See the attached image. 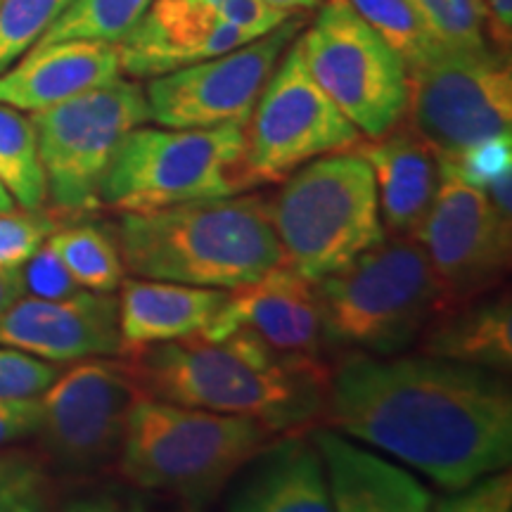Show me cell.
I'll return each mask as SVG.
<instances>
[{
    "label": "cell",
    "instance_id": "cell-1",
    "mask_svg": "<svg viewBox=\"0 0 512 512\" xmlns=\"http://www.w3.org/2000/svg\"><path fill=\"white\" fill-rule=\"evenodd\" d=\"M320 425L392 453L446 491L512 460L503 373L427 354L330 358Z\"/></svg>",
    "mask_w": 512,
    "mask_h": 512
},
{
    "label": "cell",
    "instance_id": "cell-2",
    "mask_svg": "<svg viewBox=\"0 0 512 512\" xmlns=\"http://www.w3.org/2000/svg\"><path fill=\"white\" fill-rule=\"evenodd\" d=\"M147 396L178 406L252 415L278 434L313 430L328 401L330 361L287 354L249 332L190 337L124 354Z\"/></svg>",
    "mask_w": 512,
    "mask_h": 512
},
{
    "label": "cell",
    "instance_id": "cell-3",
    "mask_svg": "<svg viewBox=\"0 0 512 512\" xmlns=\"http://www.w3.org/2000/svg\"><path fill=\"white\" fill-rule=\"evenodd\" d=\"M121 261L138 278L235 290L283 264L268 200L252 192L119 214Z\"/></svg>",
    "mask_w": 512,
    "mask_h": 512
},
{
    "label": "cell",
    "instance_id": "cell-4",
    "mask_svg": "<svg viewBox=\"0 0 512 512\" xmlns=\"http://www.w3.org/2000/svg\"><path fill=\"white\" fill-rule=\"evenodd\" d=\"M275 437L278 432L252 415L214 413L143 396L128 418L112 477L185 508H207Z\"/></svg>",
    "mask_w": 512,
    "mask_h": 512
},
{
    "label": "cell",
    "instance_id": "cell-5",
    "mask_svg": "<svg viewBox=\"0 0 512 512\" xmlns=\"http://www.w3.org/2000/svg\"><path fill=\"white\" fill-rule=\"evenodd\" d=\"M325 356H396L415 349L446 297L415 238H384L316 280Z\"/></svg>",
    "mask_w": 512,
    "mask_h": 512
},
{
    "label": "cell",
    "instance_id": "cell-6",
    "mask_svg": "<svg viewBox=\"0 0 512 512\" xmlns=\"http://www.w3.org/2000/svg\"><path fill=\"white\" fill-rule=\"evenodd\" d=\"M268 211L283 264L311 280L339 271L387 235L373 169L356 147L294 169Z\"/></svg>",
    "mask_w": 512,
    "mask_h": 512
},
{
    "label": "cell",
    "instance_id": "cell-7",
    "mask_svg": "<svg viewBox=\"0 0 512 512\" xmlns=\"http://www.w3.org/2000/svg\"><path fill=\"white\" fill-rule=\"evenodd\" d=\"M247 126H138L121 140L100 188V209L157 211L256 188L247 174Z\"/></svg>",
    "mask_w": 512,
    "mask_h": 512
},
{
    "label": "cell",
    "instance_id": "cell-8",
    "mask_svg": "<svg viewBox=\"0 0 512 512\" xmlns=\"http://www.w3.org/2000/svg\"><path fill=\"white\" fill-rule=\"evenodd\" d=\"M150 121L138 79H117L31 112L50 211L62 223L100 211V188L128 131Z\"/></svg>",
    "mask_w": 512,
    "mask_h": 512
},
{
    "label": "cell",
    "instance_id": "cell-9",
    "mask_svg": "<svg viewBox=\"0 0 512 512\" xmlns=\"http://www.w3.org/2000/svg\"><path fill=\"white\" fill-rule=\"evenodd\" d=\"M143 396L126 356L81 358L41 394L34 446L64 484L112 477L128 418Z\"/></svg>",
    "mask_w": 512,
    "mask_h": 512
},
{
    "label": "cell",
    "instance_id": "cell-10",
    "mask_svg": "<svg viewBox=\"0 0 512 512\" xmlns=\"http://www.w3.org/2000/svg\"><path fill=\"white\" fill-rule=\"evenodd\" d=\"M297 41L313 79L363 138H380L401 124L406 64L349 0H325Z\"/></svg>",
    "mask_w": 512,
    "mask_h": 512
},
{
    "label": "cell",
    "instance_id": "cell-11",
    "mask_svg": "<svg viewBox=\"0 0 512 512\" xmlns=\"http://www.w3.org/2000/svg\"><path fill=\"white\" fill-rule=\"evenodd\" d=\"M406 124L441 155L510 133L512 69L494 46L477 50L441 48L408 69Z\"/></svg>",
    "mask_w": 512,
    "mask_h": 512
},
{
    "label": "cell",
    "instance_id": "cell-12",
    "mask_svg": "<svg viewBox=\"0 0 512 512\" xmlns=\"http://www.w3.org/2000/svg\"><path fill=\"white\" fill-rule=\"evenodd\" d=\"M363 133L344 117L306 67L294 41L275 64L247 121V174L254 185L283 183L294 169L354 150Z\"/></svg>",
    "mask_w": 512,
    "mask_h": 512
},
{
    "label": "cell",
    "instance_id": "cell-13",
    "mask_svg": "<svg viewBox=\"0 0 512 512\" xmlns=\"http://www.w3.org/2000/svg\"><path fill=\"white\" fill-rule=\"evenodd\" d=\"M304 22L306 17L297 12L278 29L245 46L147 79L150 121L166 128L247 126L275 64L299 36Z\"/></svg>",
    "mask_w": 512,
    "mask_h": 512
},
{
    "label": "cell",
    "instance_id": "cell-14",
    "mask_svg": "<svg viewBox=\"0 0 512 512\" xmlns=\"http://www.w3.org/2000/svg\"><path fill=\"white\" fill-rule=\"evenodd\" d=\"M415 240L444 290L446 309L494 292L508 278L512 219H505L484 190L444 169Z\"/></svg>",
    "mask_w": 512,
    "mask_h": 512
},
{
    "label": "cell",
    "instance_id": "cell-15",
    "mask_svg": "<svg viewBox=\"0 0 512 512\" xmlns=\"http://www.w3.org/2000/svg\"><path fill=\"white\" fill-rule=\"evenodd\" d=\"M0 347L27 351L53 363L121 356L119 299L79 290L72 297H27L0 311Z\"/></svg>",
    "mask_w": 512,
    "mask_h": 512
},
{
    "label": "cell",
    "instance_id": "cell-16",
    "mask_svg": "<svg viewBox=\"0 0 512 512\" xmlns=\"http://www.w3.org/2000/svg\"><path fill=\"white\" fill-rule=\"evenodd\" d=\"M235 330L249 332L287 354L328 358L316 280L285 264L271 268L252 283L228 290L223 309L197 337L216 342Z\"/></svg>",
    "mask_w": 512,
    "mask_h": 512
},
{
    "label": "cell",
    "instance_id": "cell-17",
    "mask_svg": "<svg viewBox=\"0 0 512 512\" xmlns=\"http://www.w3.org/2000/svg\"><path fill=\"white\" fill-rule=\"evenodd\" d=\"M254 41L221 22L214 5L200 0H152L140 22L117 43L121 72L152 79L209 60Z\"/></svg>",
    "mask_w": 512,
    "mask_h": 512
},
{
    "label": "cell",
    "instance_id": "cell-18",
    "mask_svg": "<svg viewBox=\"0 0 512 512\" xmlns=\"http://www.w3.org/2000/svg\"><path fill=\"white\" fill-rule=\"evenodd\" d=\"M230 482L226 510L233 512H330L328 477L311 430L278 434Z\"/></svg>",
    "mask_w": 512,
    "mask_h": 512
},
{
    "label": "cell",
    "instance_id": "cell-19",
    "mask_svg": "<svg viewBox=\"0 0 512 512\" xmlns=\"http://www.w3.org/2000/svg\"><path fill=\"white\" fill-rule=\"evenodd\" d=\"M121 76L119 48L105 41L64 38L34 43L0 72V102L38 112Z\"/></svg>",
    "mask_w": 512,
    "mask_h": 512
},
{
    "label": "cell",
    "instance_id": "cell-20",
    "mask_svg": "<svg viewBox=\"0 0 512 512\" xmlns=\"http://www.w3.org/2000/svg\"><path fill=\"white\" fill-rule=\"evenodd\" d=\"M328 477L337 512H425L434 496L406 467L351 444L342 432L316 425L311 430Z\"/></svg>",
    "mask_w": 512,
    "mask_h": 512
},
{
    "label": "cell",
    "instance_id": "cell-21",
    "mask_svg": "<svg viewBox=\"0 0 512 512\" xmlns=\"http://www.w3.org/2000/svg\"><path fill=\"white\" fill-rule=\"evenodd\" d=\"M356 150L375 176L384 233L415 238L439 188V157L406 124L380 138H363Z\"/></svg>",
    "mask_w": 512,
    "mask_h": 512
},
{
    "label": "cell",
    "instance_id": "cell-22",
    "mask_svg": "<svg viewBox=\"0 0 512 512\" xmlns=\"http://www.w3.org/2000/svg\"><path fill=\"white\" fill-rule=\"evenodd\" d=\"M119 290L121 356L150 344L197 337L228 299V290L150 278H124Z\"/></svg>",
    "mask_w": 512,
    "mask_h": 512
},
{
    "label": "cell",
    "instance_id": "cell-23",
    "mask_svg": "<svg viewBox=\"0 0 512 512\" xmlns=\"http://www.w3.org/2000/svg\"><path fill=\"white\" fill-rule=\"evenodd\" d=\"M415 351L508 373L512 366V306L508 290L498 287L472 302L446 309L422 332Z\"/></svg>",
    "mask_w": 512,
    "mask_h": 512
},
{
    "label": "cell",
    "instance_id": "cell-24",
    "mask_svg": "<svg viewBox=\"0 0 512 512\" xmlns=\"http://www.w3.org/2000/svg\"><path fill=\"white\" fill-rule=\"evenodd\" d=\"M69 275L83 290L117 292L126 278L114 230L95 223L60 226L48 238Z\"/></svg>",
    "mask_w": 512,
    "mask_h": 512
},
{
    "label": "cell",
    "instance_id": "cell-25",
    "mask_svg": "<svg viewBox=\"0 0 512 512\" xmlns=\"http://www.w3.org/2000/svg\"><path fill=\"white\" fill-rule=\"evenodd\" d=\"M0 181L22 209H43L48 185L31 117L0 102Z\"/></svg>",
    "mask_w": 512,
    "mask_h": 512
},
{
    "label": "cell",
    "instance_id": "cell-26",
    "mask_svg": "<svg viewBox=\"0 0 512 512\" xmlns=\"http://www.w3.org/2000/svg\"><path fill=\"white\" fill-rule=\"evenodd\" d=\"M67 484L36 446H0V512H46L64 503Z\"/></svg>",
    "mask_w": 512,
    "mask_h": 512
},
{
    "label": "cell",
    "instance_id": "cell-27",
    "mask_svg": "<svg viewBox=\"0 0 512 512\" xmlns=\"http://www.w3.org/2000/svg\"><path fill=\"white\" fill-rule=\"evenodd\" d=\"M152 0H74L38 43L86 38L117 43L140 22Z\"/></svg>",
    "mask_w": 512,
    "mask_h": 512
},
{
    "label": "cell",
    "instance_id": "cell-28",
    "mask_svg": "<svg viewBox=\"0 0 512 512\" xmlns=\"http://www.w3.org/2000/svg\"><path fill=\"white\" fill-rule=\"evenodd\" d=\"M382 41L401 57L406 69H415L441 48L411 0H349Z\"/></svg>",
    "mask_w": 512,
    "mask_h": 512
},
{
    "label": "cell",
    "instance_id": "cell-29",
    "mask_svg": "<svg viewBox=\"0 0 512 512\" xmlns=\"http://www.w3.org/2000/svg\"><path fill=\"white\" fill-rule=\"evenodd\" d=\"M74 0H3L0 3V72L38 43Z\"/></svg>",
    "mask_w": 512,
    "mask_h": 512
},
{
    "label": "cell",
    "instance_id": "cell-30",
    "mask_svg": "<svg viewBox=\"0 0 512 512\" xmlns=\"http://www.w3.org/2000/svg\"><path fill=\"white\" fill-rule=\"evenodd\" d=\"M411 3L439 46L456 50L489 46L484 34L482 0H411Z\"/></svg>",
    "mask_w": 512,
    "mask_h": 512
},
{
    "label": "cell",
    "instance_id": "cell-31",
    "mask_svg": "<svg viewBox=\"0 0 512 512\" xmlns=\"http://www.w3.org/2000/svg\"><path fill=\"white\" fill-rule=\"evenodd\" d=\"M60 226L48 207L0 211V271L22 268Z\"/></svg>",
    "mask_w": 512,
    "mask_h": 512
},
{
    "label": "cell",
    "instance_id": "cell-32",
    "mask_svg": "<svg viewBox=\"0 0 512 512\" xmlns=\"http://www.w3.org/2000/svg\"><path fill=\"white\" fill-rule=\"evenodd\" d=\"M439 166L460 181L484 190L494 178L512 171V138L510 133L486 138L482 143L467 145L453 155H441Z\"/></svg>",
    "mask_w": 512,
    "mask_h": 512
},
{
    "label": "cell",
    "instance_id": "cell-33",
    "mask_svg": "<svg viewBox=\"0 0 512 512\" xmlns=\"http://www.w3.org/2000/svg\"><path fill=\"white\" fill-rule=\"evenodd\" d=\"M60 373V366L53 361L12 347H0V396L5 399L41 396Z\"/></svg>",
    "mask_w": 512,
    "mask_h": 512
},
{
    "label": "cell",
    "instance_id": "cell-34",
    "mask_svg": "<svg viewBox=\"0 0 512 512\" xmlns=\"http://www.w3.org/2000/svg\"><path fill=\"white\" fill-rule=\"evenodd\" d=\"M510 508L512 477L508 467L472 479L470 484L432 501V510L439 512H508Z\"/></svg>",
    "mask_w": 512,
    "mask_h": 512
},
{
    "label": "cell",
    "instance_id": "cell-35",
    "mask_svg": "<svg viewBox=\"0 0 512 512\" xmlns=\"http://www.w3.org/2000/svg\"><path fill=\"white\" fill-rule=\"evenodd\" d=\"M24 285H27V294L41 299H62L72 297L83 287L69 275L67 268L60 261V256L50 242L46 240L36 249L34 256L22 266Z\"/></svg>",
    "mask_w": 512,
    "mask_h": 512
},
{
    "label": "cell",
    "instance_id": "cell-36",
    "mask_svg": "<svg viewBox=\"0 0 512 512\" xmlns=\"http://www.w3.org/2000/svg\"><path fill=\"white\" fill-rule=\"evenodd\" d=\"M214 10L221 22L245 31L252 38H259L268 34V31L278 29L292 15H297V12L275 8L266 0H216Z\"/></svg>",
    "mask_w": 512,
    "mask_h": 512
},
{
    "label": "cell",
    "instance_id": "cell-37",
    "mask_svg": "<svg viewBox=\"0 0 512 512\" xmlns=\"http://www.w3.org/2000/svg\"><path fill=\"white\" fill-rule=\"evenodd\" d=\"M41 425V396L5 399L0 396V446L34 439Z\"/></svg>",
    "mask_w": 512,
    "mask_h": 512
},
{
    "label": "cell",
    "instance_id": "cell-38",
    "mask_svg": "<svg viewBox=\"0 0 512 512\" xmlns=\"http://www.w3.org/2000/svg\"><path fill=\"white\" fill-rule=\"evenodd\" d=\"M484 3V34L489 46L510 55L512 43V0H482Z\"/></svg>",
    "mask_w": 512,
    "mask_h": 512
},
{
    "label": "cell",
    "instance_id": "cell-39",
    "mask_svg": "<svg viewBox=\"0 0 512 512\" xmlns=\"http://www.w3.org/2000/svg\"><path fill=\"white\" fill-rule=\"evenodd\" d=\"M27 294V285H24L22 268H5L0 271V311H5L17 299Z\"/></svg>",
    "mask_w": 512,
    "mask_h": 512
},
{
    "label": "cell",
    "instance_id": "cell-40",
    "mask_svg": "<svg viewBox=\"0 0 512 512\" xmlns=\"http://www.w3.org/2000/svg\"><path fill=\"white\" fill-rule=\"evenodd\" d=\"M266 3L275 5V8L287 10V12H304V10H316L325 0H266Z\"/></svg>",
    "mask_w": 512,
    "mask_h": 512
},
{
    "label": "cell",
    "instance_id": "cell-41",
    "mask_svg": "<svg viewBox=\"0 0 512 512\" xmlns=\"http://www.w3.org/2000/svg\"><path fill=\"white\" fill-rule=\"evenodd\" d=\"M15 207H17V202L12 200L10 190L5 188L3 181H0V211H10V209H15Z\"/></svg>",
    "mask_w": 512,
    "mask_h": 512
},
{
    "label": "cell",
    "instance_id": "cell-42",
    "mask_svg": "<svg viewBox=\"0 0 512 512\" xmlns=\"http://www.w3.org/2000/svg\"><path fill=\"white\" fill-rule=\"evenodd\" d=\"M0 3H3V0H0Z\"/></svg>",
    "mask_w": 512,
    "mask_h": 512
}]
</instances>
